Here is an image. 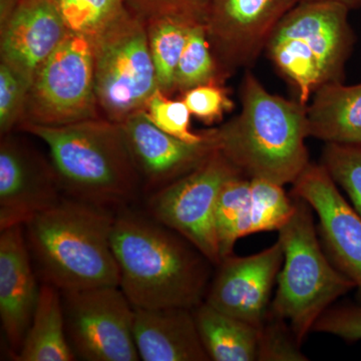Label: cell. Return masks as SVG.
<instances>
[{
    "label": "cell",
    "instance_id": "1",
    "mask_svg": "<svg viewBox=\"0 0 361 361\" xmlns=\"http://www.w3.org/2000/svg\"><path fill=\"white\" fill-rule=\"evenodd\" d=\"M111 246L120 288L134 307H186L204 302L215 265L179 233L123 208L116 214Z\"/></svg>",
    "mask_w": 361,
    "mask_h": 361
},
{
    "label": "cell",
    "instance_id": "2",
    "mask_svg": "<svg viewBox=\"0 0 361 361\" xmlns=\"http://www.w3.org/2000/svg\"><path fill=\"white\" fill-rule=\"evenodd\" d=\"M241 104L238 116L207 130L216 149L249 179L293 185L310 164L307 106L270 94L250 71Z\"/></svg>",
    "mask_w": 361,
    "mask_h": 361
},
{
    "label": "cell",
    "instance_id": "3",
    "mask_svg": "<svg viewBox=\"0 0 361 361\" xmlns=\"http://www.w3.org/2000/svg\"><path fill=\"white\" fill-rule=\"evenodd\" d=\"M115 211L63 197L25 224L42 282L61 292L120 286L111 233Z\"/></svg>",
    "mask_w": 361,
    "mask_h": 361
},
{
    "label": "cell",
    "instance_id": "4",
    "mask_svg": "<svg viewBox=\"0 0 361 361\" xmlns=\"http://www.w3.org/2000/svg\"><path fill=\"white\" fill-rule=\"evenodd\" d=\"M47 144L59 184L68 198L118 212L142 190L122 123L92 118L49 127L21 123Z\"/></svg>",
    "mask_w": 361,
    "mask_h": 361
},
{
    "label": "cell",
    "instance_id": "5",
    "mask_svg": "<svg viewBox=\"0 0 361 361\" xmlns=\"http://www.w3.org/2000/svg\"><path fill=\"white\" fill-rule=\"evenodd\" d=\"M350 9L329 0H305L277 23L265 49L280 73L307 106L323 85L344 80L355 42L348 23Z\"/></svg>",
    "mask_w": 361,
    "mask_h": 361
},
{
    "label": "cell",
    "instance_id": "6",
    "mask_svg": "<svg viewBox=\"0 0 361 361\" xmlns=\"http://www.w3.org/2000/svg\"><path fill=\"white\" fill-rule=\"evenodd\" d=\"M293 197L295 212L278 231L284 261L270 311L289 323L302 345L323 313L355 286L337 269L320 243L313 209L303 199Z\"/></svg>",
    "mask_w": 361,
    "mask_h": 361
},
{
    "label": "cell",
    "instance_id": "7",
    "mask_svg": "<svg viewBox=\"0 0 361 361\" xmlns=\"http://www.w3.org/2000/svg\"><path fill=\"white\" fill-rule=\"evenodd\" d=\"M90 42L99 109L123 123L159 89L146 23L127 9Z\"/></svg>",
    "mask_w": 361,
    "mask_h": 361
},
{
    "label": "cell",
    "instance_id": "8",
    "mask_svg": "<svg viewBox=\"0 0 361 361\" xmlns=\"http://www.w3.org/2000/svg\"><path fill=\"white\" fill-rule=\"evenodd\" d=\"M99 109L92 42L68 32L35 73L21 123L70 125L101 118Z\"/></svg>",
    "mask_w": 361,
    "mask_h": 361
},
{
    "label": "cell",
    "instance_id": "9",
    "mask_svg": "<svg viewBox=\"0 0 361 361\" xmlns=\"http://www.w3.org/2000/svg\"><path fill=\"white\" fill-rule=\"evenodd\" d=\"M240 174L215 149L192 172L149 195L147 213L191 242L216 267L222 261L216 232V204L223 185Z\"/></svg>",
    "mask_w": 361,
    "mask_h": 361
},
{
    "label": "cell",
    "instance_id": "10",
    "mask_svg": "<svg viewBox=\"0 0 361 361\" xmlns=\"http://www.w3.org/2000/svg\"><path fill=\"white\" fill-rule=\"evenodd\" d=\"M66 334L78 358L141 360L134 337L135 308L120 286L61 292Z\"/></svg>",
    "mask_w": 361,
    "mask_h": 361
},
{
    "label": "cell",
    "instance_id": "11",
    "mask_svg": "<svg viewBox=\"0 0 361 361\" xmlns=\"http://www.w3.org/2000/svg\"><path fill=\"white\" fill-rule=\"evenodd\" d=\"M298 2L209 0L204 26L223 77L253 63L275 26Z\"/></svg>",
    "mask_w": 361,
    "mask_h": 361
},
{
    "label": "cell",
    "instance_id": "12",
    "mask_svg": "<svg viewBox=\"0 0 361 361\" xmlns=\"http://www.w3.org/2000/svg\"><path fill=\"white\" fill-rule=\"evenodd\" d=\"M319 219L322 246L337 269L355 284L361 304V218L322 164H310L293 184Z\"/></svg>",
    "mask_w": 361,
    "mask_h": 361
},
{
    "label": "cell",
    "instance_id": "13",
    "mask_svg": "<svg viewBox=\"0 0 361 361\" xmlns=\"http://www.w3.org/2000/svg\"><path fill=\"white\" fill-rule=\"evenodd\" d=\"M51 161L11 135L0 145V230L23 225L63 200Z\"/></svg>",
    "mask_w": 361,
    "mask_h": 361
},
{
    "label": "cell",
    "instance_id": "14",
    "mask_svg": "<svg viewBox=\"0 0 361 361\" xmlns=\"http://www.w3.org/2000/svg\"><path fill=\"white\" fill-rule=\"evenodd\" d=\"M283 261V247L279 240L253 255L228 256L216 266L205 302L260 327L269 313L271 294Z\"/></svg>",
    "mask_w": 361,
    "mask_h": 361
},
{
    "label": "cell",
    "instance_id": "15",
    "mask_svg": "<svg viewBox=\"0 0 361 361\" xmlns=\"http://www.w3.org/2000/svg\"><path fill=\"white\" fill-rule=\"evenodd\" d=\"M121 123L142 190L151 194L192 172L216 149L207 130L200 142L180 141L154 125L145 110Z\"/></svg>",
    "mask_w": 361,
    "mask_h": 361
},
{
    "label": "cell",
    "instance_id": "16",
    "mask_svg": "<svg viewBox=\"0 0 361 361\" xmlns=\"http://www.w3.org/2000/svg\"><path fill=\"white\" fill-rule=\"evenodd\" d=\"M0 232V319L13 357L30 329L42 285L37 283L25 226Z\"/></svg>",
    "mask_w": 361,
    "mask_h": 361
},
{
    "label": "cell",
    "instance_id": "17",
    "mask_svg": "<svg viewBox=\"0 0 361 361\" xmlns=\"http://www.w3.org/2000/svg\"><path fill=\"white\" fill-rule=\"evenodd\" d=\"M0 25L1 61L32 84L37 71L68 32L54 0H20Z\"/></svg>",
    "mask_w": 361,
    "mask_h": 361
},
{
    "label": "cell",
    "instance_id": "18",
    "mask_svg": "<svg viewBox=\"0 0 361 361\" xmlns=\"http://www.w3.org/2000/svg\"><path fill=\"white\" fill-rule=\"evenodd\" d=\"M135 308L134 337L144 361H208L193 310Z\"/></svg>",
    "mask_w": 361,
    "mask_h": 361
},
{
    "label": "cell",
    "instance_id": "19",
    "mask_svg": "<svg viewBox=\"0 0 361 361\" xmlns=\"http://www.w3.org/2000/svg\"><path fill=\"white\" fill-rule=\"evenodd\" d=\"M308 135L326 144L361 146V84L323 85L306 108Z\"/></svg>",
    "mask_w": 361,
    "mask_h": 361
},
{
    "label": "cell",
    "instance_id": "20",
    "mask_svg": "<svg viewBox=\"0 0 361 361\" xmlns=\"http://www.w3.org/2000/svg\"><path fill=\"white\" fill-rule=\"evenodd\" d=\"M13 358L18 361L77 360L66 334L61 292L52 285L42 282L30 329Z\"/></svg>",
    "mask_w": 361,
    "mask_h": 361
},
{
    "label": "cell",
    "instance_id": "21",
    "mask_svg": "<svg viewBox=\"0 0 361 361\" xmlns=\"http://www.w3.org/2000/svg\"><path fill=\"white\" fill-rule=\"evenodd\" d=\"M193 312L209 360H257L259 327L226 314L205 301L195 307Z\"/></svg>",
    "mask_w": 361,
    "mask_h": 361
},
{
    "label": "cell",
    "instance_id": "22",
    "mask_svg": "<svg viewBox=\"0 0 361 361\" xmlns=\"http://www.w3.org/2000/svg\"><path fill=\"white\" fill-rule=\"evenodd\" d=\"M145 23L158 87L168 96L175 92L176 71L190 30L198 23L170 16L154 18Z\"/></svg>",
    "mask_w": 361,
    "mask_h": 361
},
{
    "label": "cell",
    "instance_id": "23",
    "mask_svg": "<svg viewBox=\"0 0 361 361\" xmlns=\"http://www.w3.org/2000/svg\"><path fill=\"white\" fill-rule=\"evenodd\" d=\"M251 180L240 174L221 189L215 210V226L221 258L233 255L235 244L249 236Z\"/></svg>",
    "mask_w": 361,
    "mask_h": 361
},
{
    "label": "cell",
    "instance_id": "24",
    "mask_svg": "<svg viewBox=\"0 0 361 361\" xmlns=\"http://www.w3.org/2000/svg\"><path fill=\"white\" fill-rule=\"evenodd\" d=\"M223 75L207 37L205 26L194 25L176 71L175 92H185L199 85L221 84Z\"/></svg>",
    "mask_w": 361,
    "mask_h": 361
},
{
    "label": "cell",
    "instance_id": "25",
    "mask_svg": "<svg viewBox=\"0 0 361 361\" xmlns=\"http://www.w3.org/2000/svg\"><path fill=\"white\" fill-rule=\"evenodd\" d=\"M251 180L249 235L279 231L296 209L295 198L285 192L284 186L261 179Z\"/></svg>",
    "mask_w": 361,
    "mask_h": 361
},
{
    "label": "cell",
    "instance_id": "26",
    "mask_svg": "<svg viewBox=\"0 0 361 361\" xmlns=\"http://www.w3.org/2000/svg\"><path fill=\"white\" fill-rule=\"evenodd\" d=\"M68 32L92 40L127 11L125 0H54Z\"/></svg>",
    "mask_w": 361,
    "mask_h": 361
},
{
    "label": "cell",
    "instance_id": "27",
    "mask_svg": "<svg viewBox=\"0 0 361 361\" xmlns=\"http://www.w3.org/2000/svg\"><path fill=\"white\" fill-rule=\"evenodd\" d=\"M322 165L361 218V146L326 144Z\"/></svg>",
    "mask_w": 361,
    "mask_h": 361
},
{
    "label": "cell",
    "instance_id": "28",
    "mask_svg": "<svg viewBox=\"0 0 361 361\" xmlns=\"http://www.w3.org/2000/svg\"><path fill=\"white\" fill-rule=\"evenodd\" d=\"M149 120L159 129L187 142H200L205 134H195L190 130L191 111L183 99L173 101L160 89L149 97L145 108Z\"/></svg>",
    "mask_w": 361,
    "mask_h": 361
},
{
    "label": "cell",
    "instance_id": "29",
    "mask_svg": "<svg viewBox=\"0 0 361 361\" xmlns=\"http://www.w3.org/2000/svg\"><path fill=\"white\" fill-rule=\"evenodd\" d=\"M291 326L286 320L268 313L259 327V361H306L307 356L301 351Z\"/></svg>",
    "mask_w": 361,
    "mask_h": 361
},
{
    "label": "cell",
    "instance_id": "30",
    "mask_svg": "<svg viewBox=\"0 0 361 361\" xmlns=\"http://www.w3.org/2000/svg\"><path fill=\"white\" fill-rule=\"evenodd\" d=\"M32 82L1 61L0 63V132L8 135L25 115L26 102Z\"/></svg>",
    "mask_w": 361,
    "mask_h": 361
},
{
    "label": "cell",
    "instance_id": "31",
    "mask_svg": "<svg viewBox=\"0 0 361 361\" xmlns=\"http://www.w3.org/2000/svg\"><path fill=\"white\" fill-rule=\"evenodd\" d=\"M130 13L144 21L154 18H182L204 25L209 0H125Z\"/></svg>",
    "mask_w": 361,
    "mask_h": 361
},
{
    "label": "cell",
    "instance_id": "32",
    "mask_svg": "<svg viewBox=\"0 0 361 361\" xmlns=\"http://www.w3.org/2000/svg\"><path fill=\"white\" fill-rule=\"evenodd\" d=\"M183 101L192 115L202 122L214 123L222 120L226 111H231L234 104L220 84L199 85L184 92Z\"/></svg>",
    "mask_w": 361,
    "mask_h": 361
},
{
    "label": "cell",
    "instance_id": "33",
    "mask_svg": "<svg viewBox=\"0 0 361 361\" xmlns=\"http://www.w3.org/2000/svg\"><path fill=\"white\" fill-rule=\"evenodd\" d=\"M313 331L331 334L346 341H360L361 304L331 306L315 323Z\"/></svg>",
    "mask_w": 361,
    "mask_h": 361
},
{
    "label": "cell",
    "instance_id": "34",
    "mask_svg": "<svg viewBox=\"0 0 361 361\" xmlns=\"http://www.w3.org/2000/svg\"><path fill=\"white\" fill-rule=\"evenodd\" d=\"M20 0H0V25L13 13Z\"/></svg>",
    "mask_w": 361,
    "mask_h": 361
},
{
    "label": "cell",
    "instance_id": "35",
    "mask_svg": "<svg viewBox=\"0 0 361 361\" xmlns=\"http://www.w3.org/2000/svg\"><path fill=\"white\" fill-rule=\"evenodd\" d=\"M300 1H305V0H299ZM329 1L338 2V4H343L349 9L361 8V0H329Z\"/></svg>",
    "mask_w": 361,
    "mask_h": 361
}]
</instances>
